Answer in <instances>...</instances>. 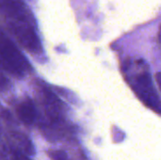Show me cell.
<instances>
[{
  "mask_svg": "<svg viewBox=\"0 0 161 160\" xmlns=\"http://www.w3.org/2000/svg\"><path fill=\"white\" fill-rule=\"evenodd\" d=\"M0 12L5 24L18 43L29 54H42L34 17L23 0H0Z\"/></svg>",
  "mask_w": 161,
  "mask_h": 160,
  "instance_id": "6da1fadb",
  "label": "cell"
},
{
  "mask_svg": "<svg viewBox=\"0 0 161 160\" xmlns=\"http://www.w3.org/2000/svg\"><path fill=\"white\" fill-rule=\"evenodd\" d=\"M132 64L136 69L135 72L132 74L124 72L127 82L143 105L157 114H160L159 97L156 91L147 63L142 59H136L132 60Z\"/></svg>",
  "mask_w": 161,
  "mask_h": 160,
  "instance_id": "7a4b0ae2",
  "label": "cell"
},
{
  "mask_svg": "<svg viewBox=\"0 0 161 160\" xmlns=\"http://www.w3.org/2000/svg\"><path fill=\"white\" fill-rule=\"evenodd\" d=\"M0 67L17 78H23L32 71V67L26 58L1 29Z\"/></svg>",
  "mask_w": 161,
  "mask_h": 160,
  "instance_id": "3957f363",
  "label": "cell"
},
{
  "mask_svg": "<svg viewBox=\"0 0 161 160\" xmlns=\"http://www.w3.org/2000/svg\"><path fill=\"white\" fill-rule=\"evenodd\" d=\"M39 92L41 101L49 121L65 120V106L55 91L50 90L44 83L39 81Z\"/></svg>",
  "mask_w": 161,
  "mask_h": 160,
  "instance_id": "277c9868",
  "label": "cell"
},
{
  "mask_svg": "<svg viewBox=\"0 0 161 160\" xmlns=\"http://www.w3.org/2000/svg\"><path fill=\"white\" fill-rule=\"evenodd\" d=\"M8 148L20 152L25 156H33L35 149L32 141L24 134L19 132H12L8 136Z\"/></svg>",
  "mask_w": 161,
  "mask_h": 160,
  "instance_id": "5b68a950",
  "label": "cell"
},
{
  "mask_svg": "<svg viewBox=\"0 0 161 160\" xmlns=\"http://www.w3.org/2000/svg\"><path fill=\"white\" fill-rule=\"evenodd\" d=\"M18 118L26 125H32L38 118V113L33 101L26 97L23 99L16 108Z\"/></svg>",
  "mask_w": 161,
  "mask_h": 160,
  "instance_id": "8992f818",
  "label": "cell"
},
{
  "mask_svg": "<svg viewBox=\"0 0 161 160\" xmlns=\"http://www.w3.org/2000/svg\"><path fill=\"white\" fill-rule=\"evenodd\" d=\"M47 156L51 160H69L67 154L63 151H48Z\"/></svg>",
  "mask_w": 161,
  "mask_h": 160,
  "instance_id": "52a82bcc",
  "label": "cell"
},
{
  "mask_svg": "<svg viewBox=\"0 0 161 160\" xmlns=\"http://www.w3.org/2000/svg\"><path fill=\"white\" fill-rule=\"evenodd\" d=\"M0 160H13L11 152L8 147L7 146L0 147Z\"/></svg>",
  "mask_w": 161,
  "mask_h": 160,
  "instance_id": "ba28073f",
  "label": "cell"
},
{
  "mask_svg": "<svg viewBox=\"0 0 161 160\" xmlns=\"http://www.w3.org/2000/svg\"><path fill=\"white\" fill-rule=\"evenodd\" d=\"M10 152H11V155H12V158L13 160H30L29 157L20 152H17V151H14V150H11L9 149Z\"/></svg>",
  "mask_w": 161,
  "mask_h": 160,
  "instance_id": "9c48e42d",
  "label": "cell"
}]
</instances>
